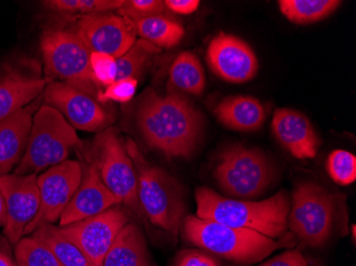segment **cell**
Wrapping results in <instances>:
<instances>
[{"mask_svg": "<svg viewBox=\"0 0 356 266\" xmlns=\"http://www.w3.org/2000/svg\"><path fill=\"white\" fill-rule=\"evenodd\" d=\"M207 62L218 77L231 83L250 81L258 72L257 57L251 46L225 32H220L210 42Z\"/></svg>", "mask_w": 356, "mask_h": 266, "instance_id": "obj_15", "label": "cell"}, {"mask_svg": "<svg viewBox=\"0 0 356 266\" xmlns=\"http://www.w3.org/2000/svg\"><path fill=\"white\" fill-rule=\"evenodd\" d=\"M0 192L6 203L5 233L10 243L17 244L26 227L35 219L40 208L38 174L0 176Z\"/></svg>", "mask_w": 356, "mask_h": 266, "instance_id": "obj_13", "label": "cell"}, {"mask_svg": "<svg viewBox=\"0 0 356 266\" xmlns=\"http://www.w3.org/2000/svg\"><path fill=\"white\" fill-rule=\"evenodd\" d=\"M272 131L277 141L297 159H313L319 140L309 119L301 112L281 108L274 112Z\"/></svg>", "mask_w": 356, "mask_h": 266, "instance_id": "obj_17", "label": "cell"}, {"mask_svg": "<svg viewBox=\"0 0 356 266\" xmlns=\"http://www.w3.org/2000/svg\"><path fill=\"white\" fill-rule=\"evenodd\" d=\"M134 26L140 39L153 44L159 49L174 47L181 43L185 35L183 26L165 14L134 22Z\"/></svg>", "mask_w": 356, "mask_h": 266, "instance_id": "obj_23", "label": "cell"}, {"mask_svg": "<svg viewBox=\"0 0 356 266\" xmlns=\"http://www.w3.org/2000/svg\"><path fill=\"white\" fill-rule=\"evenodd\" d=\"M139 80L134 78H124L115 80L113 83L106 87L104 91L99 92L96 99L99 103L117 101V103H128L133 99L137 92Z\"/></svg>", "mask_w": 356, "mask_h": 266, "instance_id": "obj_32", "label": "cell"}, {"mask_svg": "<svg viewBox=\"0 0 356 266\" xmlns=\"http://www.w3.org/2000/svg\"><path fill=\"white\" fill-rule=\"evenodd\" d=\"M80 145L76 129L62 114L49 106H42L33 115L26 153L14 174H38L58 165L67 161L70 153Z\"/></svg>", "mask_w": 356, "mask_h": 266, "instance_id": "obj_5", "label": "cell"}, {"mask_svg": "<svg viewBox=\"0 0 356 266\" xmlns=\"http://www.w3.org/2000/svg\"><path fill=\"white\" fill-rule=\"evenodd\" d=\"M163 3H165V8L174 13L188 15V14L194 13L199 9L201 1L199 0H167V1H163Z\"/></svg>", "mask_w": 356, "mask_h": 266, "instance_id": "obj_35", "label": "cell"}, {"mask_svg": "<svg viewBox=\"0 0 356 266\" xmlns=\"http://www.w3.org/2000/svg\"><path fill=\"white\" fill-rule=\"evenodd\" d=\"M45 73L94 96L95 85L90 73L92 51L74 29L51 28L41 38Z\"/></svg>", "mask_w": 356, "mask_h": 266, "instance_id": "obj_7", "label": "cell"}, {"mask_svg": "<svg viewBox=\"0 0 356 266\" xmlns=\"http://www.w3.org/2000/svg\"><path fill=\"white\" fill-rule=\"evenodd\" d=\"M128 221L125 210L117 205L103 213L59 227V229L64 237L83 251L90 266H102L112 244Z\"/></svg>", "mask_w": 356, "mask_h": 266, "instance_id": "obj_10", "label": "cell"}, {"mask_svg": "<svg viewBox=\"0 0 356 266\" xmlns=\"http://www.w3.org/2000/svg\"><path fill=\"white\" fill-rule=\"evenodd\" d=\"M277 3L288 21L309 25L327 19L341 3L338 0H280Z\"/></svg>", "mask_w": 356, "mask_h": 266, "instance_id": "obj_25", "label": "cell"}, {"mask_svg": "<svg viewBox=\"0 0 356 266\" xmlns=\"http://www.w3.org/2000/svg\"><path fill=\"white\" fill-rule=\"evenodd\" d=\"M74 30L92 53H106L115 59L137 41L133 22L110 12L80 16Z\"/></svg>", "mask_w": 356, "mask_h": 266, "instance_id": "obj_14", "label": "cell"}, {"mask_svg": "<svg viewBox=\"0 0 356 266\" xmlns=\"http://www.w3.org/2000/svg\"><path fill=\"white\" fill-rule=\"evenodd\" d=\"M195 201L200 219L254 230L274 240L287 233L290 201L284 191L265 201H251L224 197L208 188H199Z\"/></svg>", "mask_w": 356, "mask_h": 266, "instance_id": "obj_2", "label": "cell"}, {"mask_svg": "<svg viewBox=\"0 0 356 266\" xmlns=\"http://www.w3.org/2000/svg\"><path fill=\"white\" fill-rule=\"evenodd\" d=\"M32 112L24 108L0 121V176L8 175L26 153L32 127Z\"/></svg>", "mask_w": 356, "mask_h": 266, "instance_id": "obj_18", "label": "cell"}, {"mask_svg": "<svg viewBox=\"0 0 356 266\" xmlns=\"http://www.w3.org/2000/svg\"><path fill=\"white\" fill-rule=\"evenodd\" d=\"M165 9V3L160 0H129L124 1V5L118 10V14L134 23L139 19L163 14Z\"/></svg>", "mask_w": 356, "mask_h": 266, "instance_id": "obj_31", "label": "cell"}, {"mask_svg": "<svg viewBox=\"0 0 356 266\" xmlns=\"http://www.w3.org/2000/svg\"><path fill=\"white\" fill-rule=\"evenodd\" d=\"M259 266H316L313 262L304 257L299 249H291L284 251L281 255L268 260Z\"/></svg>", "mask_w": 356, "mask_h": 266, "instance_id": "obj_33", "label": "cell"}, {"mask_svg": "<svg viewBox=\"0 0 356 266\" xmlns=\"http://www.w3.org/2000/svg\"><path fill=\"white\" fill-rule=\"evenodd\" d=\"M336 198L312 181L298 183L288 213V228L304 245L325 246L333 232Z\"/></svg>", "mask_w": 356, "mask_h": 266, "instance_id": "obj_6", "label": "cell"}, {"mask_svg": "<svg viewBox=\"0 0 356 266\" xmlns=\"http://www.w3.org/2000/svg\"><path fill=\"white\" fill-rule=\"evenodd\" d=\"M147 242L139 228L127 224L106 255L102 266H149Z\"/></svg>", "mask_w": 356, "mask_h": 266, "instance_id": "obj_21", "label": "cell"}, {"mask_svg": "<svg viewBox=\"0 0 356 266\" xmlns=\"http://www.w3.org/2000/svg\"><path fill=\"white\" fill-rule=\"evenodd\" d=\"M177 266H220L219 262L211 256L201 251H185L181 256Z\"/></svg>", "mask_w": 356, "mask_h": 266, "instance_id": "obj_34", "label": "cell"}, {"mask_svg": "<svg viewBox=\"0 0 356 266\" xmlns=\"http://www.w3.org/2000/svg\"><path fill=\"white\" fill-rule=\"evenodd\" d=\"M125 147L135 166L141 212L152 225L176 237L185 214L181 185L165 169L149 163L135 142L128 140Z\"/></svg>", "mask_w": 356, "mask_h": 266, "instance_id": "obj_4", "label": "cell"}, {"mask_svg": "<svg viewBox=\"0 0 356 266\" xmlns=\"http://www.w3.org/2000/svg\"><path fill=\"white\" fill-rule=\"evenodd\" d=\"M47 80L8 75L0 79V121L26 108L45 91Z\"/></svg>", "mask_w": 356, "mask_h": 266, "instance_id": "obj_20", "label": "cell"}, {"mask_svg": "<svg viewBox=\"0 0 356 266\" xmlns=\"http://www.w3.org/2000/svg\"><path fill=\"white\" fill-rule=\"evenodd\" d=\"M43 3L63 15L86 16L118 11L124 5V0H51Z\"/></svg>", "mask_w": 356, "mask_h": 266, "instance_id": "obj_27", "label": "cell"}, {"mask_svg": "<svg viewBox=\"0 0 356 266\" xmlns=\"http://www.w3.org/2000/svg\"><path fill=\"white\" fill-rule=\"evenodd\" d=\"M16 262L19 266H63L45 245L33 238H22L16 244Z\"/></svg>", "mask_w": 356, "mask_h": 266, "instance_id": "obj_28", "label": "cell"}, {"mask_svg": "<svg viewBox=\"0 0 356 266\" xmlns=\"http://www.w3.org/2000/svg\"><path fill=\"white\" fill-rule=\"evenodd\" d=\"M6 222V203L3 193L0 192V227L5 225Z\"/></svg>", "mask_w": 356, "mask_h": 266, "instance_id": "obj_36", "label": "cell"}, {"mask_svg": "<svg viewBox=\"0 0 356 266\" xmlns=\"http://www.w3.org/2000/svg\"><path fill=\"white\" fill-rule=\"evenodd\" d=\"M327 171L332 179L341 185H349L356 180V157L343 149L330 153Z\"/></svg>", "mask_w": 356, "mask_h": 266, "instance_id": "obj_29", "label": "cell"}, {"mask_svg": "<svg viewBox=\"0 0 356 266\" xmlns=\"http://www.w3.org/2000/svg\"><path fill=\"white\" fill-rule=\"evenodd\" d=\"M83 177L79 187L60 217V227L89 219L120 205L108 190L94 164H81Z\"/></svg>", "mask_w": 356, "mask_h": 266, "instance_id": "obj_16", "label": "cell"}, {"mask_svg": "<svg viewBox=\"0 0 356 266\" xmlns=\"http://www.w3.org/2000/svg\"><path fill=\"white\" fill-rule=\"evenodd\" d=\"M92 164L119 203L140 215L142 212L138 201L135 166L115 130H104L96 137Z\"/></svg>", "mask_w": 356, "mask_h": 266, "instance_id": "obj_9", "label": "cell"}, {"mask_svg": "<svg viewBox=\"0 0 356 266\" xmlns=\"http://www.w3.org/2000/svg\"><path fill=\"white\" fill-rule=\"evenodd\" d=\"M46 105L57 110L74 129L104 131L111 115L93 95L61 81H53L44 91Z\"/></svg>", "mask_w": 356, "mask_h": 266, "instance_id": "obj_12", "label": "cell"}, {"mask_svg": "<svg viewBox=\"0 0 356 266\" xmlns=\"http://www.w3.org/2000/svg\"><path fill=\"white\" fill-rule=\"evenodd\" d=\"M273 176L271 163L263 151L241 145L226 149L215 169L216 180L224 194L242 201L264 194Z\"/></svg>", "mask_w": 356, "mask_h": 266, "instance_id": "obj_8", "label": "cell"}, {"mask_svg": "<svg viewBox=\"0 0 356 266\" xmlns=\"http://www.w3.org/2000/svg\"><path fill=\"white\" fill-rule=\"evenodd\" d=\"M32 238L45 245L63 266H90L83 251L53 224L40 226L32 233Z\"/></svg>", "mask_w": 356, "mask_h": 266, "instance_id": "obj_24", "label": "cell"}, {"mask_svg": "<svg viewBox=\"0 0 356 266\" xmlns=\"http://www.w3.org/2000/svg\"><path fill=\"white\" fill-rule=\"evenodd\" d=\"M172 91H181L192 95H201L206 79L199 58L191 51H184L174 60L170 69Z\"/></svg>", "mask_w": 356, "mask_h": 266, "instance_id": "obj_22", "label": "cell"}, {"mask_svg": "<svg viewBox=\"0 0 356 266\" xmlns=\"http://www.w3.org/2000/svg\"><path fill=\"white\" fill-rule=\"evenodd\" d=\"M222 125L237 131H255L263 126L266 111L263 103L252 96H232L215 110Z\"/></svg>", "mask_w": 356, "mask_h": 266, "instance_id": "obj_19", "label": "cell"}, {"mask_svg": "<svg viewBox=\"0 0 356 266\" xmlns=\"http://www.w3.org/2000/svg\"><path fill=\"white\" fill-rule=\"evenodd\" d=\"M142 137L168 158H188L197 147L202 121L193 106L174 91L165 96L153 90L143 94L137 111Z\"/></svg>", "mask_w": 356, "mask_h": 266, "instance_id": "obj_1", "label": "cell"}, {"mask_svg": "<svg viewBox=\"0 0 356 266\" xmlns=\"http://www.w3.org/2000/svg\"><path fill=\"white\" fill-rule=\"evenodd\" d=\"M90 73L94 85L108 87L117 80V59L101 53H91Z\"/></svg>", "mask_w": 356, "mask_h": 266, "instance_id": "obj_30", "label": "cell"}, {"mask_svg": "<svg viewBox=\"0 0 356 266\" xmlns=\"http://www.w3.org/2000/svg\"><path fill=\"white\" fill-rule=\"evenodd\" d=\"M0 266H14V264L6 253H0Z\"/></svg>", "mask_w": 356, "mask_h": 266, "instance_id": "obj_37", "label": "cell"}, {"mask_svg": "<svg viewBox=\"0 0 356 266\" xmlns=\"http://www.w3.org/2000/svg\"><path fill=\"white\" fill-rule=\"evenodd\" d=\"M353 237L355 238V226L353 225Z\"/></svg>", "mask_w": 356, "mask_h": 266, "instance_id": "obj_38", "label": "cell"}, {"mask_svg": "<svg viewBox=\"0 0 356 266\" xmlns=\"http://www.w3.org/2000/svg\"><path fill=\"white\" fill-rule=\"evenodd\" d=\"M81 177V164L73 160H67L58 165L51 166L45 173L38 176L39 211L35 219L26 227L24 235L33 233L44 224L57 222L79 187Z\"/></svg>", "mask_w": 356, "mask_h": 266, "instance_id": "obj_11", "label": "cell"}, {"mask_svg": "<svg viewBox=\"0 0 356 266\" xmlns=\"http://www.w3.org/2000/svg\"><path fill=\"white\" fill-rule=\"evenodd\" d=\"M184 235L193 245L243 265L261 261L274 251L296 244L293 235L274 240L254 230L231 227L197 215L186 216Z\"/></svg>", "mask_w": 356, "mask_h": 266, "instance_id": "obj_3", "label": "cell"}, {"mask_svg": "<svg viewBox=\"0 0 356 266\" xmlns=\"http://www.w3.org/2000/svg\"><path fill=\"white\" fill-rule=\"evenodd\" d=\"M159 53V48L153 44L142 39H137L135 44L117 59V80L124 78L139 80L147 66L151 64L152 60Z\"/></svg>", "mask_w": 356, "mask_h": 266, "instance_id": "obj_26", "label": "cell"}]
</instances>
